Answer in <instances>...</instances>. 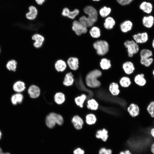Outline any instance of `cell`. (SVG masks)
I'll return each instance as SVG.
<instances>
[{
	"mask_svg": "<svg viewBox=\"0 0 154 154\" xmlns=\"http://www.w3.org/2000/svg\"><path fill=\"white\" fill-rule=\"evenodd\" d=\"M151 46L153 49L154 50V37L151 40Z\"/></svg>",
	"mask_w": 154,
	"mask_h": 154,
	"instance_id": "obj_49",
	"label": "cell"
},
{
	"mask_svg": "<svg viewBox=\"0 0 154 154\" xmlns=\"http://www.w3.org/2000/svg\"><path fill=\"white\" fill-rule=\"evenodd\" d=\"M150 150L151 152L153 154H154V142L151 145Z\"/></svg>",
	"mask_w": 154,
	"mask_h": 154,
	"instance_id": "obj_48",
	"label": "cell"
},
{
	"mask_svg": "<svg viewBox=\"0 0 154 154\" xmlns=\"http://www.w3.org/2000/svg\"><path fill=\"white\" fill-rule=\"evenodd\" d=\"M116 24L114 19L112 17L108 16L105 18L103 23L104 28L108 30L112 29Z\"/></svg>",
	"mask_w": 154,
	"mask_h": 154,
	"instance_id": "obj_22",
	"label": "cell"
},
{
	"mask_svg": "<svg viewBox=\"0 0 154 154\" xmlns=\"http://www.w3.org/2000/svg\"><path fill=\"white\" fill-rule=\"evenodd\" d=\"M139 62L140 64L143 66L149 68L151 67L154 62V58L151 57L148 58H140Z\"/></svg>",
	"mask_w": 154,
	"mask_h": 154,
	"instance_id": "obj_35",
	"label": "cell"
},
{
	"mask_svg": "<svg viewBox=\"0 0 154 154\" xmlns=\"http://www.w3.org/2000/svg\"><path fill=\"white\" fill-rule=\"evenodd\" d=\"M54 100L56 104L58 105L61 104L63 103L65 101V96L62 92H57L54 96Z\"/></svg>",
	"mask_w": 154,
	"mask_h": 154,
	"instance_id": "obj_36",
	"label": "cell"
},
{
	"mask_svg": "<svg viewBox=\"0 0 154 154\" xmlns=\"http://www.w3.org/2000/svg\"><path fill=\"white\" fill-rule=\"evenodd\" d=\"M153 50L148 48H143L140 50L139 55L140 58H146L153 57Z\"/></svg>",
	"mask_w": 154,
	"mask_h": 154,
	"instance_id": "obj_25",
	"label": "cell"
},
{
	"mask_svg": "<svg viewBox=\"0 0 154 154\" xmlns=\"http://www.w3.org/2000/svg\"><path fill=\"white\" fill-rule=\"evenodd\" d=\"M88 99L87 95L85 93H82L80 95L76 97L74 101L76 104L81 108L84 106V103Z\"/></svg>",
	"mask_w": 154,
	"mask_h": 154,
	"instance_id": "obj_23",
	"label": "cell"
},
{
	"mask_svg": "<svg viewBox=\"0 0 154 154\" xmlns=\"http://www.w3.org/2000/svg\"><path fill=\"white\" fill-rule=\"evenodd\" d=\"M29 12L25 14V17L28 20L33 21L36 18L38 14V11L34 5H31L28 8Z\"/></svg>",
	"mask_w": 154,
	"mask_h": 154,
	"instance_id": "obj_15",
	"label": "cell"
},
{
	"mask_svg": "<svg viewBox=\"0 0 154 154\" xmlns=\"http://www.w3.org/2000/svg\"><path fill=\"white\" fill-rule=\"evenodd\" d=\"M79 21L83 25L88 28H91L93 26L94 23L90 19L87 17L85 15L81 16Z\"/></svg>",
	"mask_w": 154,
	"mask_h": 154,
	"instance_id": "obj_34",
	"label": "cell"
},
{
	"mask_svg": "<svg viewBox=\"0 0 154 154\" xmlns=\"http://www.w3.org/2000/svg\"><path fill=\"white\" fill-rule=\"evenodd\" d=\"M28 93L30 97L32 98H36L40 96V90L37 86L32 85L29 86Z\"/></svg>",
	"mask_w": 154,
	"mask_h": 154,
	"instance_id": "obj_16",
	"label": "cell"
},
{
	"mask_svg": "<svg viewBox=\"0 0 154 154\" xmlns=\"http://www.w3.org/2000/svg\"><path fill=\"white\" fill-rule=\"evenodd\" d=\"M146 110L152 118H154V100L151 101L147 105Z\"/></svg>",
	"mask_w": 154,
	"mask_h": 154,
	"instance_id": "obj_38",
	"label": "cell"
},
{
	"mask_svg": "<svg viewBox=\"0 0 154 154\" xmlns=\"http://www.w3.org/2000/svg\"><path fill=\"white\" fill-rule=\"evenodd\" d=\"M152 74L153 76V78L154 79V68L152 70Z\"/></svg>",
	"mask_w": 154,
	"mask_h": 154,
	"instance_id": "obj_50",
	"label": "cell"
},
{
	"mask_svg": "<svg viewBox=\"0 0 154 154\" xmlns=\"http://www.w3.org/2000/svg\"><path fill=\"white\" fill-rule=\"evenodd\" d=\"M84 13L88 15L87 17L94 23L98 19V13L97 10L93 6L87 5L83 9Z\"/></svg>",
	"mask_w": 154,
	"mask_h": 154,
	"instance_id": "obj_5",
	"label": "cell"
},
{
	"mask_svg": "<svg viewBox=\"0 0 154 154\" xmlns=\"http://www.w3.org/2000/svg\"><path fill=\"white\" fill-rule=\"evenodd\" d=\"M13 88L15 92L21 93L24 91L26 88L25 84L22 81H17L14 84Z\"/></svg>",
	"mask_w": 154,
	"mask_h": 154,
	"instance_id": "obj_27",
	"label": "cell"
},
{
	"mask_svg": "<svg viewBox=\"0 0 154 154\" xmlns=\"http://www.w3.org/2000/svg\"><path fill=\"white\" fill-rule=\"evenodd\" d=\"M96 115L92 113L87 114L85 116V122L88 125H91L95 124L97 121Z\"/></svg>",
	"mask_w": 154,
	"mask_h": 154,
	"instance_id": "obj_26",
	"label": "cell"
},
{
	"mask_svg": "<svg viewBox=\"0 0 154 154\" xmlns=\"http://www.w3.org/2000/svg\"><path fill=\"white\" fill-rule=\"evenodd\" d=\"M35 1L38 5H42L44 3L46 0H35Z\"/></svg>",
	"mask_w": 154,
	"mask_h": 154,
	"instance_id": "obj_46",
	"label": "cell"
},
{
	"mask_svg": "<svg viewBox=\"0 0 154 154\" xmlns=\"http://www.w3.org/2000/svg\"><path fill=\"white\" fill-rule=\"evenodd\" d=\"M18 63L15 59L9 60L6 63L5 66L7 70L10 72H15L17 68Z\"/></svg>",
	"mask_w": 154,
	"mask_h": 154,
	"instance_id": "obj_28",
	"label": "cell"
},
{
	"mask_svg": "<svg viewBox=\"0 0 154 154\" xmlns=\"http://www.w3.org/2000/svg\"><path fill=\"white\" fill-rule=\"evenodd\" d=\"M80 11L77 9H75L72 11H70L67 17L70 19H74L79 14Z\"/></svg>",
	"mask_w": 154,
	"mask_h": 154,
	"instance_id": "obj_39",
	"label": "cell"
},
{
	"mask_svg": "<svg viewBox=\"0 0 154 154\" xmlns=\"http://www.w3.org/2000/svg\"><path fill=\"white\" fill-rule=\"evenodd\" d=\"M132 38L133 40L138 44H143L148 42L149 36L148 32L143 31L133 35Z\"/></svg>",
	"mask_w": 154,
	"mask_h": 154,
	"instance_id": "obj_4",
	"label": "cell"
},
{
	"mask_svg": "<svg viewBox=\"0 0 154 154\" xmlns=\"http://www.w3.org/2000/svg\"><path fill=\"white\" fill-rule=\"evenodd\" d=\"M133 81L135 84L141 87L144 86L147 83L145 75L142 73L136 74L134 77Z\"/></svg>",
	"mask_w": 154,
	"mask_h": 154,
	"instance_id": "obj_12",
	"label": "cell"
},
{
	"mask_svg": "<svg viewBox=\"0 0 154 154\" xmlns=\"http://www.w3.org/2000/svg\"><path fill=\"white\" fill-rule=\"evenodd\" d=\"M93 46L99 56H103L109 52L110 46L108 42L104 40H97L93 44Z\"/></svg>",
	"mask_w": 154,
	"mask_h": 154,
	"instance_id": "obj_2",
	"label": "cell"
},
{
	"mask_svg": "<svg viewBox=\"0 0 154 154\" xmlns=\"http://www.w3.org/2000/svg\"><path fill=\"white\" fill-rule=\"evenodd\" d=\"M2 152V150L1 148L0 147V154H1Z\"/></svg>",
	"mask_w": 154,
	"mask_h": 154,
	"instance_id": "obj_53",
	"label": "cell"
},
{
	"mask_svg": "<svg viewBox=\"0 0 154 154\" xmlns=\"http://www.w3.org/2000/svg\"><path fill=\"white\" fill-rule=\"evenodd\" d=\"M90 35L94 38H98L101 35V31L99 27L93 26L91 27L89 31Z\"/></svg>",
	"mask_w": 154,
	"mask_h": 154,
	"instance_id": "obj_33",
	"label": "cell"
},
{
	"mask_svg": "<svg viewBox=\"0 0 154 154\" xmlns=\"http://www.w3.org/2000/svg\"><path fill=\"white\" fill-rule=\"evenodd\" d=\"M70 11L68 8L65 7L62 9V15L64 17H67Z\"/></svg>",
	"mask_w": 154,
	"mask_h": 154,
	"instance_id": "obj_44",
	"label": "cell"
},
{
	"mask_svg": "<svg viewBox=\"0 0 154 154\" xmlns=\"http://www.w3.org/2000/svg\"><path fill=\"white\" fill-rule=\"evenodd\" d=\"M119 154H132L131 151L128 149L120 151Z\"/></svg>",
	"mask_w": 154,
	"mask_h": 154,
	"instance_id": "obj_45",
	"label": "cell"
},
{
	"mask_svg": "<svg viewBox=\"0 0 154 154\" xmlns=\"http://www.w3.org/2000/svg\"><path fill=\"white\" fill-rule=\"evenodd\" d=\"M102 75V71L98 68L90 70L87 74L85 78V83L86 86L90 89L100 88L101 84L98 79Z\"/></svg>",
	"mask_w": 154,
	"mask_h": 154,
	"instance_id": "obj_1",
	"label": "cell"
},
{
	"mask_svg": "<svg viewBox=\"0 0 154 154\" xmlns=\"http://www.w3.org/2000/svg\"><path fill=\"white\" fill-rule=\"evenodd\" d=\"M132 82L130 78L128 76H123L120 79L119 84L123 88L129 87L131 84Z\"/></svg>",
	"mask_w": 154,
	"mask_h": 154,
	"instance_id": "obj_29",
	"label": "cell"
},
{
	"mask_svg": "<svg viewBox=\"0 0 154 154\" xmlns=\"http://www.w3.org/2000/svg\"><path fill=\"white\" fill-rule=\"evenodd\" d=\"M119 84L116 82H113L111 83L108 87V90L110 94L114 96L119 95L120 93Z\"/></svg>",
	"mask_w": 154,
	"mask_h": 154,
	"instance_id": "obj_21",
	"label": "cell"
},
{
	"mask_svg": "<svg viewBox=\"0 0 154 154\" xmlns=\"http://www.w3.org/2000/svg\"><path fill=\"white\" fill-rule=\"evenodd\" d=\"M54 67L55 69L58 72H63L66 70L67 64L64 61L59 59L55 62Z\"/></svg>",
	"mask_w": 154,
	"mask_h": 154,
	"instance_id": "obj_32",
	"label": "cell"
},
{
	"mask_svg": "<svg viewBox=\"0 0 154 154\" xmlns=\"http://www.w3.org/2000/svg\"><path fill=\"white\" fill-rule=\"evenodd\" d=\"M117 2L120 5L125 6L131 3L133 0H116Z\"/></svg>",
	"mask_w": 154,
	"mask_h": 154,
	"instance_id": "obj_41",
	"label": "cell"
},
{
	"mask_svg": "<svg viewBox=\"0 0 154 154\" xmlns=\"http://www.w3.org/2000/svg\"><path fill=\"white\" fill-rule=\"evenodd\" d=\"M150 133L152 137L154 138V127L150 129Z\"/></svg>",
	"mask_w": 154,
	"mask_h": 154,
	"instance_id": "obj_47",
	"label": "cell"
},
{
	"mask_svg": "<svg viewBox=\"0 0 154 154\" xmlns=\"http://www.w3.org/2000/svg\"><path fill=\"white\" fill-rule=\"evenodd\" d=\"M31 39L35 41L33 45L36 48H39L41 47L44 40V37L38 33H35L32 35L31 36Z\"/></svg>",
	"mask_w": 154,
	"mask_h": 154,
	"instance_id": "obj_10",
	"label": "cell"
},
{
	"mask_svg": "<svg viewBox=\"0 0 154 154\" xmlns=\"http://www.w3.org/2000/svg\"><path fill=\"white\" fill-rule=\"evenodd\" d=\"M122 70L127 76L133 74L135 70V67L134 63L130 61L124 62L122 66Z\"/></svg>",
	"mask_w": 154,
	"mask_h": 154,
	"instance_id": "obj_7",
	"label": "cell"
},
{
	"mask_svg": "<svg viewBox=\"0 0 154 154\" xmlns=\"http://www.w3.org/2000/svg\"><path fill=\"white\" fill-rule=\"evenodd\" d=\"M92 0L94 1H100L101 0Z\"/></svg>",
	"mask_w": 154,
	"mask_h": 154,
	"instance_id": "obj_54",
	"label": "cell"
},
{
	"mask_svg": "<svg viewBox=\"0 0 154 154\" xmlns=\"http://www.w3.org/2000/svg\"><path fill=\"white\" fill-rule=\"evenodd\" d=\"M127 110L129 115L132 117H135L138 116L140 114V108L137 104L131 103L127 108Z\"/></svg>",
	"mask_w": 154,
	"mask_h": 154,
	"instance_id": "obj_9",
	"label": "cell"
},
{
	"mask_svg": "<svg viewBox=\"0 0 154 154\" xmlns=\"http://www.w3.org/2000/svg\"><path fill=\"white\" fill-rule=\"evenodd\" d=\"M67 63L70 69L76 71L77 70L79 67L78 59L76 57H71L69 58L67 60Z\"/></svg>",
	"mask_w": 154,
	"mask_h": 154,
	"instance_id": "obj_20",
	"label": "cell"
},
{
	"mask_svg": "<svg viewBox=\"0 0 154 154\" xmlns=\"http://www.w3.org/2000/svg\"><path fill=\"white\" fill-rule=\"evenodd\" d=\"M99 66L101 69L103 71L110 69L112 66L110 60L106 58H103L101 59Z\"/></svg>",
	"mask_w": 154,
	"mask_h": 154,
	"instance_id": "obj_24",
	"label": "cell"
},
{
	"mask_svg": "<svg viewBox=\"0 0 154 154\" xmlns=\"http://www.w3.org/2000/svg\"><path fill=\"white\" fill-rule=\"evenodd\" d=\"M133 27V22L129 20H126L122 22L120 25L119 27L121 31L126 33L131 31Z\"/></svg>",
	"mask_w": 154,
	"mask_h": 154,
	"instance_id": "obj_19",
	"label": "cell"
},
{
	"mask_svg": "<svg viewBox=\"0 0 154 154\" xmlns=\"http://www.w3.org/2000/svg\"><path fill=\"white\" fill-rule=\"evenodd\" d=\"M95 137L98 139H100L104 142L108 140L109 136L108 131L105 128L98 130L96 132Z\"/></svg>",
	"mask_w": 154,
	"mask_h": 154,
	"instance_id": "obj_14",
	"label": "cell"
},
{
	"mask_svg": "<svg viewBox=\"0 0 154 154\" xmlns=\"http://www.w3.org/2000/svg\"><path fill=\"white\" fill-rule=\"evenodd\" d=\"M153 8L152 4L150 2L146 1L142 2L139 5L140 9L147 15H150L152 13Z\"/></svg>",
	"mask_w": 154,
	"mask_h": 154,
	"instance_id": "obj_18",
	"label": "cell"
},
{
	"mask_svg": "<svg viewBox=\"0 0 154 154\" xmlns=\"http://www.w3.org/2000/svg\"><path fill=\"white\" fill-rule=\"evenodd\" d=\"M23 96L21 93H17L11 96V100L13 104L16 105L18 104H20L23 102Z\"/></svg>",
	"mask_w": 154,
	"mask_h": 154,
	"instance_id": "obj_31",
	"label": "cell"
},
{
	"mask_svg": "<svg viewBox=\"0 0 154 154\" xmlns=\"http://www.w3.org/2000/svg\"><path fill=\"white\" fill-rule=\"evenodd\" d=\"M1 154H11L7 152V153H2Z\"/></svg>",
	"mask_w": 154,
	"mask_h": 154,
	"instance_id": "obj_52",
	"label": "cell"
},
{
	"mask_svg": "<svg viewBox=\"0 0 154 154\" xmlns=\"http://www.w3.org/2000/svg\"><path fill=\"white\" fill-rule=\"evenodd\" d=\"M124 45L127 49L128 56L129 58L133 57L140 51L139 44L133 40L125 41L124 43Z\"/></svg>",
	"mask_w": 154,
	"mask_h": 154,
	"instance_id": "obj_3",
	"label": "cell"
},
{
	"mask_svg": "<svg viewBox=\"0 0 154 154\" xmlns=\"http://www.w3.org/2000/svg\"><path fill=\"white\" fill-rule=\"evenodd\" d=\"M2 136V133L1 131L0 130V139H1Z\"/></svg>",
	"mask_w": 154,
	"mask_h": 154,
	"instance_id": "obj_51",
	"label": "cell"
},
{
	"mask_svg": "<svg viewBox=\"0 0 154 154\" xmlns=\"http://www.w3.org/2000/svg\"><path fill=\"white\" fill-rule=\"evenodd\" d=\"M86 106L88 110L92 111L97 110L99 108V104L98 101L94 98L89 99L86 101Z\"/></svg>",
	"mask_w": 154,
	"mask_h": 154,
	"instance_id": "obj_17",
	"label": "cell"
},
{
	"mask_svg": "<svg viewBox=\"0 0 154 154\" xmlns=\"http://www.w3.org/2000/svg\"><path fill=\"white\" fill-rule=\"evenodd\" d=\"M74 82V78L73 74L71 72L66 73L63 82V85L66 86H69L73 85Z\"/></svg>",
	"mask_w": 154,
	"mask_h": 154,
	"instance_id": "obj_30",
	"label": "cell"
},
{
	"mask_svg": "<svg viewBox=\"0 0 154 154\" xmlns=\"http://www.w3.org/2000/svg\"><path fill=\"white\" fill-rule=\"evenodd\" d=\"M1 47L0 46V54L1 53Z\"/></svg>",
	"mask_w": 154,
	"mask_h": 154,
	"instance_id": "obj_55",
	"label": "cell"
},
{
	"mask_svg": "<svg viewBox=\"0 0 154 154\" xmlns=\"http://www.w3.org/2000/svg\"><path fill=\"white\" fill-rule=\"evenodd\" d=\"M56 123L59 125H62L64 123V119L60 115L57 114Z\"/></svg>",
	"mask_w": 154,
	"mask_h": 154,
	"instance_id": "obj_42",
	"label": "cell"
},
{
	"mask_svg": "<svg viewBox=\"0 0 154 154\" xmlns=\"http://www.w3.org/2000/svg\"><path fill=\"white\" fill-rule=\"evenodd\" d=\"M112 11L111 8L106 6L101 8L99 10V13L100 16L103 18L109 16Z\"/></svg>",
	"mask_w": 154,
	"mask_h": 154,
	"instance_id": "obj_37",
	"label": "cell"
},
{
	"mask_svg": "<svg viewBox=\"0 0 154 154\" xmlns=\"http://www.w3.org/2000/svg\"><path fill=\"white\" fill-rule=\"evenodd\" d=\"M57 114L52 112L46 117L45 122L47 126L50 128H52L55 125L56 122Z\"/></svg>",
	"mask_w": 154,
	"mask_h": 154,
	"instance_id": "obj_13",
	"label": "cell"
},
{
	"mask_svg": "<svg viewBox=\"0 0 154 154\" xmlns=\"http://www.w3.org/2000/svg\"><path fill=\"white\" fill-rule=\"evenodd\" d=\"M72 122L75 129L80 130L82 129L85 122L80 116L75 115L73 117L72 119Z\"/></svg>",
	"mask_w": 154,
	"mask_h": 154,
	"instance_id": "obj_11",
	"label": "cell"
},
{
	"mask_svg": "<svg viewBox=\"0 0 154 154\" xmlns=\"http://www.w3.org/2000/svg\"><path fill=\"white\" fill-rule=\"evenodd\" d=\"M72 29L78 36H80L86 33L88 31V28L83 25L79 21L75 20L72 23Z\"/></svg>",
	"mask_w": 154,
	"mask_h": 154,
	"instance_id": "obj_6",
	"label": "cell"
},
{
	"mask_svg": "<svg viewBox=\"0 0 154 154\" xmlns=\"http://www.w3.org/2000/svg\"><path fill=\"white\" fill-rule=\"evenodd\" d=\"M73 153L74 154H85V151L82 148L79 147L74 150Z\"/></svg>",
	"mask_w": 154,
	"mask_h": 154,
	"instance_id": "obj_43",
	"label": "cell"
},
{
	"mask_svg": "<svg viewBox=\"0 0 154 154\" xmlns=\"http://www.w3.org/2000/svg\"><path fill=\"white\" fill-rule=\"evenodd\" d=\"M112 150L110 149L102 147L100 148L98 151V154H112Z\"/></svg>",
	"mask_w": 154,
	"mask_h": 154,
	"instance_id": "obj_40",
	"label": "cell"
},
{
	"mask_svg": "<svg viewBox=\"0 0 154 154\" xmlns=\"http://www.w3.org/2000/svg\"><path fill=\"white\" fill-rule=\"evenodd\" d=\"M142 24L145 28L150 29L154 26V17L151 15L144 16L142 19Z\"/></svg>",
	"mask_w": 154,
	"mask_h": 154,
	"instance_id": "obj_8",
	"label": "cell"
}]
</instances>
